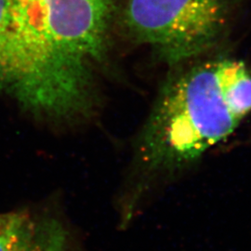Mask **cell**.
I'll return each mask as SVG.
<instances>
[{"label": "cell", "mask_w": 251, "mask_h": 251, "mask_svg": "<svg viewBox=\"0 0 251 251\" xmlns=\"http://www.w3.org/2000/svg\"><path fill=\"white\" fill-rule=\"evenodd\" d=\"M28 25L50 45L88 63L101 62L116 0H13Z\"/></svg>", "instance_id": "cell-4"}, {"label": "cell", "mask_w": 251, "mask_h": 251, "mask_svg": "<svg viewBox=\"0 0 251 251\" xmlns=\"http://www.w3.org/2000/svg\"><path fill=\"white\" fill-rule=\"evenodd\" d=\"M235 0H127L122 24L130 37L171 65L198 58L227 32Z\"/></svg>", "instance_id": "cell-3"}, {"label": "cell", "mask_w": 251, "mask_h": 251, "mask_svg": "<svg viewBox=\"0 0 251 251\" xmlns=\"http://www.w3.org/2000/svg\"><path fill=\"white\" fill-rule=\"evenodd\" d=\"M90 68L60 52L0 0V91L34 114L67 119L92 105Z\"/></svg>", "instance_id": "cell-2"}, {"label": "cell", "mask_w": 251, "mask_h": 251, "mask_svg": "<svg viewBox=\"0 0 251 251\" xmlns=\"http://www.w3.org/2000/svg\"><path fill=\"white\" fill-rule=\"evenodd\" d=\"M0 251H73L71 233L51 216L10 213L0 231Z\"/></svg>", "instance_id": "cell-5"}, {"label": "cell", "mask_w": 251, "mask_h": 251, "mask_svg": "<svg viewBox=\"0 0 251 251\" xmlns=\"http://www.w3.org/2000/svg\"><path fill=\"white\" fill-rule=\"evenodd\" d=\"M10 213L9 214H0V231L5 227V225L9 222Z\"/></svg>", "instance_id": "cell-6"}, {"label": "cell", "mask_w": 251, "mask_h": 251, "mask_svg": "<svg viewBox=\"0 0 251 251\" xmlns=\"http://www.w3.org/2000/svg\"><path fill=\"white\" fill-rule=\"evenodd\" d=\"M251 113V71L241 60L218 56L178 69L163 84L138 143L147 182L176 174L232 134Z\"/></svg>", "instance_id": "cell-1"}]
</instances>
